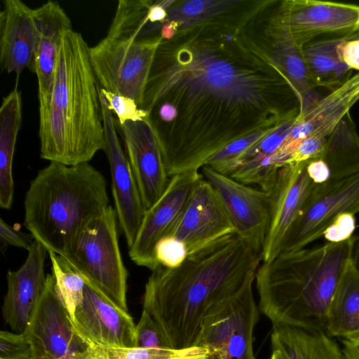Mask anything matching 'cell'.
<instances>
[{"label":"cell","mask_w":359,"mask_h":359,"mask_svg":"<svg viewBox=\"0 0 359 359\" xmlns=\"http://www.w3.org/2000/svg\"><path fill=\"white\" fill-rule=\"evenodd\" d=\"M262 260L236 233L230 234L188 255L177 267L159 265L151 271L143 310L172 348L194 346L208 312L233 294Z\"/></svg>","instance_id":"cell-1"},{"label":"cell","mask_w":359,"mask_h":359,"mask_svg":"<svg viewBox=\"0 0 359 359\" xmlns=\"http://www.w3.org/2000/svg\"><path fill=\"white\" fill-rule=\"evenodd\" d=\"M81 33L63 36L48 101L39 111L40 156L67 165L89 162L104 149L99 83Z\"/></svg>","instance_id":"cell-2"},{"label":"cell","mask_w":359,"mask_h":359,"mask_svg":"<svg viewBox=\"0 0 359 359\" xmlns=\"http://www.w3.org/2000/svg\"><path fill=\"white\" fill-rule=\"evenodd\" d=\"M355 239L280 252L259 265L255 279L259 309L273 326L326 332L327 311Z\"/></svg>","instance_id":"cell-3"},{"label":"cell","mask_w":359,"mask_h":359,"mask_svg":"<svg viewBox=\"0 0 359 359\" xmlns=\"http://www.w3.org/2000/svg\"><path fill=\"white\" fill-rule=\"evenodd\" d=\"M107 187L104 175L89 162H50L30 182L24 225L48 253L62 255L109 205Z\"/></svg>","instance_id":"cell-4"},{"label":"cell","mask_w":359,"mask_h":359,"mask_svg":"<svg viewBox=\"0 0 359 359\" xmlns=\"http://www.w3.org/2000/svg\"><path fill=\"white\" fill-rule=\"evenodd\" d=\"M146 1L120 0L106 36L90 47L91 64L104 90L135 101L141 108L158 39H148Z\"/></svg>","instance_id":"cell-5"},{"label":"cell","mask_w":359,"mask_h":359,"mask_svg":"<svg viewBox=\"0 0 359 359\" xmlns=\"http://www.w3.org/2000/svg\"><path fill=\"white\" fill-rule=\"evenodd\" d=\"M118 219L109 205L76 237L61 256L86 283L128 311V271L118 244Z\"/></svg>","instance_id":"cell-6"},{"label":"cell","mask_w":359,"mask_h":359,"mask_svg":"<svg viewBox=\"0 0 359 359\" xmlns=\"http://www.w3.org/2000/svg\"><path fill=\"white\" fill-rule=\"evenodd\" d=\"M256 271L208 312L194 346L208 349L214 359H256L253 331L259 319L252 291Z\"/></svg>","instance_id":"cell-7"},{"label":"cell","mask_w":359,"mask_h":359,"mask_svg":"<svg viewBox=\"0 0 359 359\" xmlns=\"http://www.w3.org/2000/svg\"><path fill=\"white\" fill-rule=\"evenodd\" d=\"M32 359H93L94 344L77 330L47 274L43 290L26 330Z\"/></svg>","instance_id":"cell-8"},{"label":"cell","mask_w":359,"mask_h":359,"mask_svg":"<svg viewBox=\"0 0 359 359\" xmlns=\"http://www.w3.org/2000/svg\"><path fill=\"white\" fill-rule=\"evenodd\" d=\"M344 212H359V171L313 184L285 238L281 252L305 248L323 236L334 219Z\"/></svg>","instance_id":"cell-9"},{"label":"cell","mask_w":359,"mask_h":359,"mask_svg":"<svg viewBox=\"0 0 359 359\" xmlns=\"http://www.w3.org/2000/svg\"><path fill=\"white\" fill-rule=\"evenodd\" d=\"M201 173L219 195L233 223L235 233L253 251L261 255L271 219L269 194L222 175L208 165L203 166Z\"/></svg>","instance_id":"cell-10"},{"label":"cell","mask_w":359,"mask_h":359,"mask_svg":"<svg viewBox=\"0 0 359 359\" xmlns=\"http://www.w3.org/2000/svg\"><path fill=\"white\" fill-rule=\"evenodd\" d=\"M99 96L104 130V149L110 167L111 190L118 225L130 248L146 212L130 163L118 137L114 113L99 85Z\"/></svg>","instance_id":"cell-11"},{"label":"cell","mask_w":359,"mask_h":359,"mask_svg":"<svg viewBox=\"0 0 359 359\" xmlns=\"http://www.w3.org/2000/svg\"><path fill=\"white\" fill-rule=\"evenodd\" d=\"M201 177L198 170L170 177L161 198L146 210L142 223L128 255L138 266L151 271L160 264L155 257V247L159 240L170 235L180 220L195 183Z\"/></svg>","instance_id":"cell-12"},{"label":"cell","mask_w":359,"mask_h":359,"mask_svg":"<svg viewBox=\"0 0 359 359\" xmlns=\"http://www.w3.org/2000/svg\"><path fill=\"white\" fill-rule=\"evenodd\" d=\"M174 75L177 77L163 82L144 97L146 106H151L158 93L174 80L192 90L224 100L251 102L258 97L254 77L217 57L205 53L195 55L182 69L167 72L162 78Z\"/></svg>","instance_id":"cell-13"},{"label":"cell","mask_w":359,"mask_h":359,"mask_svg":"<svg viewBox=\"0 0 359 359\" xmlns=\"http://www.w3.org/2000/svg\"><path fill=\"white\" fill-rule=\"evenodd\" d=\"M280 23L302 49L319 38L359 34V6L316 0L287 1Z\"/></svg>","instance_id":"cell-14"},{"label":"cell","mask_w":359,"mask_h":359,"mask_svg":"<svg viewBox=\"0 0 359 359\" xmlns=\"http://www.w3.org/2000/svg\"><path fill=\"white\" fill-rule=\"evenodd\" d=\"M232 233L235 229L223 203L203 176L195 183L180 220L168 236L182 243L189 255Z\"/></svg>","instance_id":"cell-15"},{"label":"cell","mask_w":359,"mask_h":359,"mask_svg":"<svg viewBox=\"0 0 359 359\" xmlns=\"http://www.w3.org/2000/svg\"><path fill=\"white\" fill-rule=\"evenodd\" d=\"M116 126L147 210L161 198L170 180L158 140L149 118Z\"/></svg>","instance_id":"cell-16"},{"label":"cell","mask_w":359,"mask_h":359,"mask_svg":"<svg viewBox=\"0 0 359 359\" xmlns=\"http://www.w3.org/2000/svg\"><path fill=\"white\" fill-rule=\"evenodd\" d=\"M306 163L304 161L280 168L274 185L268 192L271 219L261 254L264 263L270 262L281 252L285 238L314 184L306 172Z\"/></svg>","instance_id":"cell-17"},{"label":"cell","mask_w":359,"mask_h":359,"mask_svg":"<svg viewBox=\"0 0 359 359\" xmlns=\"http://www.w3.org/2000/svg\"><path fill=\"white\" fill-rule=\"evenodd\" d=\"M73 322L79 333L97 346L135 347V326L128 313L86 282L83 299Z\"/></svg>","instance_id":"cell-18"},{"label":"cell","mask_w":359,"mask_h":359,"mask_svg":"<svg viewBox=\"0 0 359 359\" xmlns=\"http://www.w3.org/2000/svg\"><path fill=\"white\" fill-rule=\"evenodd\" d=\"M27 252L23 264L7 273L8 289L2 307L5 323L18 333L27 330L46 280L44 266L48 253L45 247L35 239Z\"/></svg>","instance_id":"cell-19"},{"label":"cell","mask_w":359,"mask_h":359,"mask_svg":"<svg viewBox=\"0 0 359 359\" xmlns=\"http://www.w3.org/2000/svg\"><path fill=\"white\" fill-rule=\"evenodd\" d=\"M358 100L359 73L299 114L290 135L273 155L274 163L278 168L285 166L297 144L304 138L311 135L327 137Z\"/></svg>","instance_id":"cell-20"},{"label":"cell","mask_w":359,"mask_h":359,"mask_svg":"<svg viewBox=\"0 0 359 359\" xmlns=\"http://www.w3.org/2000/svg\"><path fill=\"white\" fill-rule=\"evenodd\" d=\"M37 42L32 71L38 81L39 111L47 105L58 53L65 33L73 29L72 22L60 5L48 1L34 9Z\"/></svg>","instance_id":"cell-21"},{"label":"cell","mask_w":359,"mask_h":359,"mask_svg":"<svg viewBox=\"0 0 359 359\" xmlns=\"http://www.w3.org/2000/svg\"><path fill=\"white\" fill-rule=\"evenodd\" d=\"M0 13V63L19 76L32 65L37 42L34 9L20 0H4Z\"/></svg>","instance_id":"cell-22"},{"label":"cell","mask_w":359,"mask_h":359,"mask_svg":"<svg viewBox=\"0 0 359 359\" xmlns=\"http://www.w3.org/2000/svg\"><path fill=\"white\" fill-rule=\"evenodd\" d=\"M271 343L272 351L287 359H344L338 344L322 330L276 325Z\"/></svg>","instance_id":"cell-23"},{"label":"cell","mask_w":359,"mask_h":359,"mask_svg":"<svg viewBox=\"0 0 359 359\" xmlns=\"http://www.w3.org/2000/svg\"><path fill=\"white\" fill-rule=\"evenodd\" d=\"M22 101L17 87L4 97L0 109V206L11 209L14 194L13 159L22 119Z\"/></svg>","instance_id":"cell-24"},{"label":"cell","mask_w":359,"mask_h":359,"mask_svg":"<svg viewBox=\"0 0 359 359\" xmlns=\"http://www.w3.org/2000/svg\"><path fill=\"white\" fill-rule=\"evenodd\" d=\"M272 59L295 93L302 114L323 96L314 90L302 49L293 41L288 31L280 23Z\"/></svg>","instance_id":"cell-25"},{"label":"cell","mask_w":359,"mask_h":359,"mask_svg":"<svg viewBox=\"0 0 359 359\" xmlns=\"http://www.w3.org/2000/svg\"><path fill=\"white\" fill-rule=\"evenodd\" d=\"M326 36L316 39L302 48L310 79L314 86L333 91L351 76V69L341 60L337 48L344 39L358 36Z\"/></svg>","instance_id":"cell-26"},{"label":"cell","mask_w":359,"mask_h":359,"mask_svg":"<svg viewBox=\"0 0 359 359\" xmlns=\"http://www.w3.org/2000/svg\"><path fill=\"white\" fill-rule=\"evenodd\" d=\"M326 332L343 339L359 337V273L352 259L330 303Z\"/></svg>","instance_id":"cell-27"},{"label":"cell","mask_w":359,"mask_h":359,"mask_svg":"<svg viewBox=\"0 0 359 359\" xmlns=\"http://www.w3.org/2000/svg\"><path fill=\"white\" fill-rule=\"evenodd\" d=\"M319 158L330 170V180H339L359 171V135L349 112L327 135Z\"/></svg>","instance_id":"cell-28"},{"label":"cell","mask_w":359,"mask_h":359,"mask_svg":"<svg viewBox=\"0 0 359 359\" xmlns=\"http://www.w3.org/2000/svg\"><path fill=\"white\" fill-rule=\"evenodd\" d=\"M93 359H214L206 348L191 346L184 349L93 346Z\"/></svg>","instance_id":"cell-29"},{"label":"cell","mask_w":359,"mask_h":359,"mask_svg":"<svg viewBox=\"0 0 359 359\" xmlns=\"http://www.w3.org/2000/svg\"><path fill=\"white\" fill-rule=\"evenodd\" d=\"M55 280V290L63 306L74 320L76 309L82 303L86 281L60 255L48 252Z\"/></svg>","instance_id":"cell-30"},{"label":"cell","mask_w":359,"mask_h":359,"mask_svg":"<svg viewBox=\"0 0 359 359\" xmlns=\"http://www.w3.org/2000/svg\"><path fill=\"white\" fill-rule=\"evenodd\" d=\"M236 1H189L172 8L168 19L182 22L183 27H190L211 16L222 12Z\"/></svg>","instance_id":"cell-31"},{"label":"cell","mask_w":359,"mask_h":359,"mask_svg":"<svg viewBox=\"0 0 359 359\" xmlns=\"http://www.w3.org/2000/svg\"><path fill=\"white\" fill-rule=\"evenodd\" d=\"M299 114V112L292 114L274 130L252 144L243 154L241 165L245 161L254 158L269 157L274 155L290 135Z\"/></svg>","instance_id":"cell-32"},{"label":"cell","mask_w":359,"mask_h":359,"mask_svg":"<svg viewBox=\"0 0 359 359\" xmlns=\"http://www.w3.org/2000/svg\"><path fill=\"white\" fill-rule=\"evenodd\" d=\"M135 347L172 348L156 320L144 310L135 326Z\"/></svg>","instance_id":"cell-33"},{"label":"cell","mask_w":359,"mask_h":359,"mask_svg":"<svg viewBox=\"0 0 359 359\" xmlns=\"http://www.w3.org/2000/svg\"><path fill=\"white\" fill-rule=\"evenodd\" d=\"M109 107L116 116V121L123 124L128 121H138L149 118V112L140 108L131 98L114 94L103 89Z\"/></svg>","instance_id":"cell-34"},{"label":"cell","mask_w":359,"mask_h":359,"mask_svg":"<svg viewBox=\"0 0 359 359\" xmlns=\"http://www.w3.org/2000/svg\"><path fill=\"white\" fill-rule=\"evenodd\" d=\"M0 359H32L27 332H0Z\"/></svg>","instance_id":"cell-35"},{"label":"cell","mask_w":359,"mask_h":359,"mask_svg":"<svg viewBox=\"0 0 359 359\" xmlns=\"http://www.w3.org/2000/svg\"><path fill=\"white\" fill-rule=\"evenodd\" d=\"M154 252L158 263L170 269L180 266L188 256L185 246L172 236L159 240Z\"/></svg>","instance_id":"cell-36"},{"label":"cell","mask_w":359,"mask_h":359,"mask_svg":"<svg viewBox=\"0 0 359 359\" xmlns=\"http://www.w3.org/2000/svg\"><path fill=\"white\" fill-rule=\"evenodd\" d=\"M327 137L311 135L300 141L291 153L285 165L319 158L323 150Z\"/></svg>","instance_id":"cell-37"},{"label":"cell","mask_w":359,"mask_h":359,"mask_svg":"<svg viewBox=\"0 0 359 359\" xmlns=\"http://www.w3.org/2000/svg\"><path fill=\"white\" fill-rule=\"evenodd\" d=\"M355 229L354 215L344 212L334 219L326 229L323 236L330 243H340L351 238Z\"/></svg>","instance_id":"cell-38"},{"label":"cell","mask_w":359,"mask_h":359,"mask_svg":"<svg viewBox=\"0 0 359 359\" xmlns=\"http://www.w3.org/2000/svg\"><path fill=\"white\" fill-rule=\"evenodd\" d=\"M0 240L3 245H12L28 250L35 238L31 233H27L11 226L0 219Z\"/></svg>","instance_id":"cell-39"},{"label":"cell","mask_w":359,"mask_h":359,"mask_svg":"<svg viewBox=\"0 0 359 359\" xmlns=\"http://www.w3.org/2000/svg\"><path fill=\"white\" fill-rule=\"evenodd\" d=\"M341 60L351 69L359 70V36L342 41L337 48Z\"/></svg>","instance_id":"cell-40"},{"label":"cell","mask_w":359,"mask_h":359,"mask_svg":"<svg viewBox=\"0 0 359 359\" xmlns=\"http://www.w3.org/2000/svg\"><path fill=\"white\" fill-rule=\"evenodd\" d=\"M306 169L310 179L314 184H322L330 179V170L325 163L320 158L306 161Z\"/></svg>","instance_id":"cell-41"},{"label":"cell","mask_w":359,"mask_h":359,"mask_svg":"<svg viewBox=\"0 0 359 359\" xmlns=\"http://www.w3.org/2000/svg\"><path fill=\"white\" fill-rule=\"evenodd\" d=\"M344 359H359V337L343 339Z\"/></svg>","instance_id":"cell-42"},{"label":"cell","mask_w":359,"mask_h":359,"mask_svg":"<svg viewBox=\"0 0 359 359\" xmlns=\"http://www.w3.org/2000/svg\"><path fill=\"white\" fill-rule=\"evenodd\" d=\"M166 13L165 9L161 7L158 2L150 5L147 13V18L151 22L161 21L164 19Z\"/></svg>","instance_id":"cell-43"},{"label":"cell","mask_w":359,"mask_h":359,"mask_svg":"<svg viewBox=\"0 0 359 359\" xmlns=\"http://www.w3.org/2000/svg\"><path fill=\"white\" fill-rule=\"evenodd\" d=\"M160 116L165 121H171L177 115L175 108L170 104H164L159 111Z\"/></svg>","instance_id":"cell-44"},{"label":"cell","mask_w":359,"mask_h":359,"mask_svg":"<svg viewBox=\"0 0 359 359\" xmlns=\"http://www.w3.org/2000/svg\"><path fill=\"white\" fill-rule=\"evenodd\" d=\"M352 262L355 269L359 273V236H356V239L354 243L352 255Z\"/></svg>","instance_id":"cell-45"},{"label":"cell","mask_w":359,"mask_h":359,"mask_svg":"<svg viewBox=\"0 0 359 359\" xmlns=\"http://www.w3.org/2000/svg\"><path fill=\"white\" fill-rule=\"evenodd\" d=\"M270 359H287L280 352L273 351Z\"/></svg>","instance_id":"cell-46"}]
</instances>
